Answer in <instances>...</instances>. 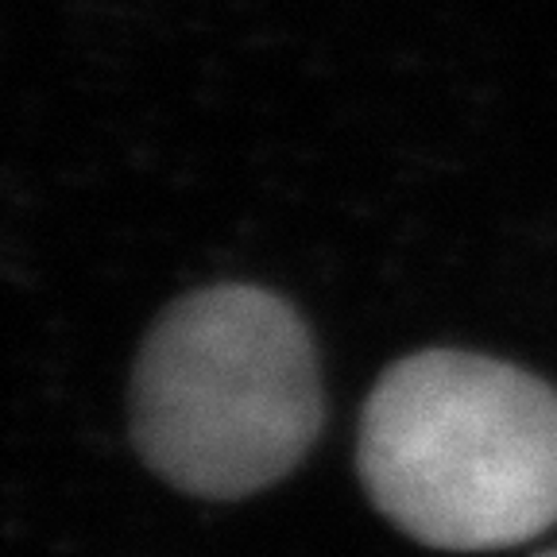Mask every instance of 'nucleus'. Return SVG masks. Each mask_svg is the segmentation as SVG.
Masks as SVG:
<instances>
[{"mask_svg":"<svg viewBox=\"0 0 557 557\" xmlns=\"http://www.w3.org/2000/svg\"><path fill=\"white\" fill-rule=\"evenodd\" d=\"M368 499L437 549H504L557 522V392L472 352H414L360 418Z\"/></svg>","mask_w":557,"mask_h":557,"instance_id":"1","label":"nucleus"},{"mask_svg":"<svg viewBox=\"0 0 557 557\" xmlns=\"http://www.w3.org/2000/svg\"><path fill=\"white\" fill-rule=\"evenodd\" d=\"M322 430L306 325L260 287H206L174 302L139 348L132 437L190 496L236 499L287 476Z\"/></svg>","mask_w":557,"mask_h":557,"instance_id":"2","label":"nucleus"},{"mask_svg":"<svg viewBox=\"0 0 557 557\" xmlns=\"http://www.w3.org/2000/svg\"><path fill=\"white\" fill-rule=\"evenodd\" d=\"M539 557H557V549H549V554H539Z\"/></svg>","mask_w":557,"mask_h":557,"instance_id":"3","label":"nucleus"}]
</instances>
